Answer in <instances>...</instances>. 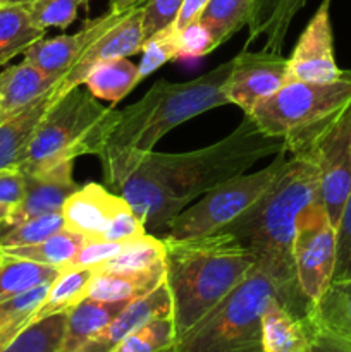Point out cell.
<instances>
[{"instance_id": "obj_48", "label": "cell", "mask_w": 351, "mask_h": 352, "mask_svg": "<svg viewBox=\"0 0 351 352\" xmlns=\"http://www.w3.org/2000/svg\"><path fill=\"white\" fill-rule=\"evenodd\" d=\"M34 0H6V3H24V6H30Z\"/></svg>"}, {"instance_id": "obj_43", "label": "cell", "mask_w": 351, "mask_h": 352, "mask_svg": "<svg viewBox=\"0 0 351 352\" xmlns=\"http://www.w3.org/2000/svg\"><path fill=\"white\" fill-rule=\"evenodd\" d=\"M24 196V174L17 168L0 170V205L14 208Z\"/></svg>"}, {"instance_id": "obj_9", "label": "cell", "mask_w": 351, "mask_h": 352, "mask_svg": "<svg viewBox=\"0 0 351 352\" xmlns=\"http://www.w3.org/2000/svg\"><path fill=\"white\" fill-rule=\"evenodd\" d=\"M292 260L303 294L315 302L332 284L336 265V229L319 201L299 213Z\"/></svg>"}, {"instance_id": "obj_29", "label": "cell", "mask_w": 351, "mask_h": 352, "mask_svg": "<svg viewBox=\"0 0 351 352\" xmlns=\"http://www.w3.org/2000/svg\"><path fill=\"white\" fill-rule=\"evenodd\" d=\"M310 313L322 329L351 344V280L332 282Z\"/></svg>"}, {"instance_id": "obj_1", "label": "cell", "mask_w": 351, "mask_h": 352, "mask_svg": "<svg viewBox=\"0 0 351 352\" xmlns=\"http://www.w3.org/2000/svg\"><path fill=\"white\" fill-rule=\"evenodd\" d=\"M281 151H286L284 141L267 136L244 113L233 133L210 146L182 153L140 155L129 164L117 189L147 232L165 229L196 198Z\"/></svg>"}, {"instance_id": "obj_33", "label": "cell", "mask_w": 351, "mask_h": 352, "mask_svg": "<svg viewBox=\"0 0 351 352\" xmlns=\"http://www.w3.org/2000/svg\"><path fill=\"white\" fill-rule=\"evenodd\" d=\"M176 344L172 315L158 316L134 330L110 352H158Z\"/></svg>"}, {"instance_id": "obj_4", "label": "cell", "mask_w": 351, "mask_h": 352, "mask_svg": "<svg viewBox=\"0 0 351 352\" xmlns=\"http://www.w3.org/2000/svg\"><path fill=\"white\" fill-rule=\"evenodd\" d=\"M165 243V284L171 292L176 340L222 302L257 267L233 234L217 232Z\"/></svg>"}, {"instance_id": "obj_19", "label": "cell", "mask_w": 351, "mask_h": 352, "mask_svg": "<svg viewBox=\"0 0 351 352\" xmlns=\"http://www.w3.org/2000/svg\"><path fill=\"white\" fill-rule=\"evenodd\" d=\"M61 96L58 82L34 102L0 117V170L17 168L47 110Z\"/></svg>"}, {"instance_id": "obj_5", "label": "cell", "mask_w": 351, "mask_h": 352, "mask_svg": "<svg viewBox=\"0 0 351 352\" xmlns=\"http://www.w3.org/2000/svg\"><path fill=\"white\" fill-rule=\"evenodd\" d=\"M274 299H281L289 308H299L289 301L277 282L255 267L253 272L203 316L189 332L176 340L178 352H264L262 347V316Z\"/></svg>"}, {"instance_id": "obj_32", "label": "cell", "mask_w": 351, "mask_h": 352, "mask_svg": "<svg viewBox=\"0 0 351 352\" xmlns=\"http://www.w3.org/2000/svg\"><path fill=\"white\" fill-rule=\"evenodd\" d=\"M64 229L65 226L62 212L45 213V215L23 220L16 226L0 229V248L31 246V244H38L48 239L50 236Z\"/></svg>"}, {"instance_id": "obj_14", "label": "cell", "mask_w": 351, "mask_h": 352, "mask_svg": "<svg viewBox=\"0 0 351 352\" xmlns=\"http://www.w3.org/2000/svg\"><path fill=\"white\" fill-rule=\"evenodd\" d=\"M123 12L107 10L100 17L86 21L85 26L74 34H61L55 38H41L24 52V60L43 71L45 74L62 78L65 71L72 67L81 57L83 52L112 26Z\"/></svg>"}, {"instance_id": "obj_16", "label": "cell", "mask_w": 351, "mask_h": 352, "mask_svg": "<svg viewBox=\"0 0 351 352\" xmlns=\"http://www.w3.org/2000/svg\"><path fill=\"white\" fill-rule=\"evenodd\" d=\"M126 205L123 196H116L102 184L89 182L72 192L62 206L65 229L81 234L86 239H103L114 215Z\"/></svg>"}, {"instance_id": "obj_23", "label": "cell", "mask_w": 351, "mask_h": 352, "mask_svg": "<svg viewBox=\"0 0 351 352\" xmlns=\"http://www.w3.org/2000/svg\"><path fill=\"white\" fill-rule=\"evenodd\" d=\"M41 38H45V30L34 23L30 7L24 3L0 6V65L24 54Z\"/></svg>"}, {"instance_id": "obj_10", "label": "cell", "mask_w": 351, "mask_h": 352, "mask_svg": "<svg viewBox=\"0 0 351 352\" xmlns=\"http://www.w3.org/2000/svg\"><path fill=\"white\" fill-rule=\"evenodd\" d=\"M306 151L319 168L317 201L336 227L351 192V103Z\"/></svg>"}, {"instance_id": "obj_7", "label": "cell", "mask_w": 351, "mask_h": 352, "mask_svg": "<svg viewBox=\"0 0 351 352\" xmlns=\"http://www.w3.org/2000/svg\"><path fill=\"white\" fill-rule=\"evenodd\" d=\"M112 109L83 86L58 96L38 124L26 148L19 170L36 174L64 162H74L81 155H96L103 127Z\"/></svg>"}, {"instance_id": "obj_42", "label": "cell", "mask_w": 351, "mask_h": 352, "mask_svg": "<svg viewBox=\"0 0 351 352\" xmlns=\"http://www.w3.org/2000/svg\"><path fill=\"white\" fill-rule=\"evenodd\" d=\"M279 6V0H255V10L251 23L248 24V41H246V50L251 43L257 41V38L264 36L268 30L272 16H274L275 9Z\"/></svg>"}, {"instance_id": "obj_50", "label": "cell", "mask_w": 351, "mask_h": 352, "mask_svg": "<svg viewBox=\"0 0 351 352\" xmlns=\"http://www.w3.org/2000/svg\"><path fill=\"white\" fill-rule=\"evenodd\" d=\"M3 3H6V0H0V6H3Z\"/></svg>"}, {"instance_id": "obj_40", "label": "cell", "mask_w": 351, "mask_h": 352, "mask_svg": "<svg viewBox=\"0 0 351 352\" xmlns=\"http://www.w3.org/2000/svg\"><path fill=\"white\" fill-rule=\"evenodd\" d=\"M145 234H147V229H145L143 222H141L140 217L126 203L114 215L112 222L109 223L105 234H103V239L116 241V243H127V241H133L136 237L145 236Z\"/></svg>"}, {"instance_id": "obj_44", "label": "cell", "mask_w": 351, "mask_h": 352, "mask_svg": "<svg viewBox=\"0 0 351 352\" xmlns=\"http://www.w3.org/2000/svg\"><path fill=\"white\" fill-rule=\"evenodd\" d=\"M312 315V313H310ZM317 323V322H315ZM308 352H351V344L317 323V333Z\"/></svg>"}, {"instance_id": "obj_47", "label": "cell", "mask_w": 351, "mask_h": 352, "mask_svg": "<svg viewBox=\"0 0 351 352\" xmlns=\"http://www.w3.org/2000/svg\"><path fill=\"white\" fill-rule=\"evenodd\" d=\"M10 206H6V205H0V229H3V227L7 226V222H9V215H10Z\"/></svg>"}, {"instance_id": "obj_31", "label": "cell", "mask_w": 351, "mask_h": 352, "mask_svg": "<svg viewBox=\"0 0 351 352\" xmlns=\"http://www.w3.org/2000/svg\"><path fill=\"white\" fill-rule=\"evenodd\" d=\"M67 313L47 316L31 323L0 352H58L64 339Z\"/></svg>"}, {"instance_id": "obj_6", "label": "cell", "mask_w": 351, "mask_h": 352, "mask_svg": "<svg viewBox=\"0 0 351 352\" xmlns=\"http://www.w3.org/2000/svg\"><path fill=\"white\" fill-rule=\"evenodd\" d=\"M351 103V74L339 81L286 82L250 113L267 136L281 138L286 153H303Z\"/></svg>"}, {"instance_id": "obj_25", "label": "cell", "mask_w": 351, "mask_h": 352, "mask_svg": "<svg viewBox=\"0 0 351 352\" xmlns=\"http://www.w3.org/2000/svg\"><path fill=\"white\" fill-rule=\"evenodd\" d=\"M86 241L88 239L81 234L64 229L50 236L48 239L41 241L38 244H31V246L0 248V253L6 254V256L21 258V260L34 261V263L57 267L64 270V268L71 267L76 254L85 246Z\"/></svg>"}, {"instance_id": "obj_17", "label": "cell", "mask_w": 351, "mask_h": 352, "mask_svg": "<svg viewBox=\"0 0 351 352\" xmlns=\"http://www.w3.org/2000/svg\"><path fill=\"white\" fill-rule=\"evenodd\" d=\"M172 315V301L165 280L147 296L131 301L109 325L76 352H110L129 333L158 316Z\"/></svg>"}, {"instance_id": "obj_46", "label": "cell", "mask_w": 351, "mask_h": 352, "mask_svg": "<svg viewBox=\"0 0 351 352\" xmlns=\"http://www.w3.org/2000/svg\"><path fill=\"white\" fill-rule=\"evenodd\" d=\"M143 0H110L109 2V10L110 12H124V10L131 9V7L138 6Z\"/></svg>"}, {"instance_id": "obj_3", "label": "cell", "mask_w": 351, "mask_h": 352, "mask_svg": "<svg viewBox=\"0 0 351 352\" xmlns=\"http://www.w3.org/2000/svg\"><path fill=\"white\" fill-rule=\"evenodd\" d=\"M319 168L308 151L291 155L270 188L234 222L220 232H229L253 253L257 267L279 284L286 298L299 308L313 302L303 294L292 260L298 217L317 201Z\"/></svg>"}, {"instance_id": "obj_34", "label": "cell", "mask_w": 351, "mask_h": 352, "mask_svg": "<svg viewBox=\"0 0 351 352\" xmlns=\"http://www.w3.org/2000/svg\"><path fill=\"white\" fill-rule=\"evenodd\" d=\"M141 52L143 57L138 64V69H140V79H145L167 62L179 58V31L176 30L174 24L158 31L157 34L143 41Z\"/></svg>"}, {"instance_id": "obj_45", "label": "cell", "mask_w": 351, "mask_h": 352, "mask_svg": "<svg viewBox=\"0 0 351 352\" xmlns=\"http://www.w3.org/2000/svg\"><path fill=\"white\" fill-rule=\"evenodd\" d=\"M206 2H209V0H182L181 9H179L178 17H176L174 21L176 30L181 31L184 30L186 26H189V24L196 23V21L200 19V16H202Z\"/></svg>"}, {"instance_id": "obj_52", "label": "cell", "mask_w": 351, "mask_h": 352, "mask_svg": "<svg viewBox=\"0 0 351 352\" xmlns=\"http://www.w3.org/2000/svg\"><path fill=\"white\" fill-rule=\"evenodd\" d=\"M0 258H2V254H0Z\"/></svg>"}, {"instance_id": "obj_35", "label": "cell", "mask_w": 351, "mask_h": 352, "mask_svg": "<svg viewBox=\"0 0 351 352\" xmlns=\"http://www.w3.org/2000/svg\"><path fill=\"white\" fill-rule=\"evenodd\" d=\"M88 0H34L30 6L31 17L41 28H62L71 26L78 16L79 7L86 6Z\"/></svg>"}, {"instance_id": "obj_41", "label": "cell", "mask_w": 351, "mask_h": 352, "mask_svg": "<svg viewBox=\"0 0 351 352\" xmlns=\"http://www.w3.org/2000/svg\"><path fill=\"white\" fill-rule=\"evenodd\" d=\"M126 243H116V241L107 239H88L85 246L79 250L76 254L74 261L71 267H86V268H96L102 263L109 261L110 258L116 256Z\"/></svg>"}, {"instance_id": "obj_8", "label": "cell", "mask_w": 351, "mask_h": 352, "mask_svg": "<svg viewBox=\"0 0 351 352\" xmlns=\"http://www.w3.org/2000/svg\"><path fill=\"white\" fill-rule=\"evenodd\" d=\"M286 151L275 155L274 162L253 174H241L229 179L203 195L198 203L186 206L169 222V239H195L212 236L226 229L231 222L243 215L274 182L288 157Z\"/></svg>"}, {"instance_id": "obj_22", "label": "cell", "mask_w": 351, "mask_h": 352, "mask_svg": "<svg viewBox=\"0 0 351 352\" xmlns=\"http://www.w3.org/2000/svg\"><path fill=\"white\" fill-rule=\"evenodd\" d=\"M92 282H89L86 298L96 301L116 302V301H134L165 280V267L155 268L141 274H112V272L93 270Z\"/></svg>"}, {"instance_id": "obj_13", "label": "cell", "mask_w": 351, "mask_h": 352, "mask_svg": "<svg viewBox=\"0 0 351 352\" xmlns=\"http://www.w3.org/2000/svg\"><path fill=\"white\" fill-rule=\"evenodd\" d=\"M143 3L131 7L120 14L119 19L107 28L78 58L74 65L58 81L61 95L76 86L85 85V79L93 67L102 62L126 58L141 52L143 47Z\"/></svg>"}, {"instance_id": "obj_49", "label": "cell", "mask_w": 351, "mask_h": 352, "mask_svg": "<svg viewBox=\"0 0 351 352\" xmlns=\"http://www.w3.org/2000/svg\"><path fill=\"white\" fill-rule=\"evenodd\" d=\"M158 352H178V349H176V344H172V346L165 347V349H162V351H158Z\"/></svg>"}, {"instance_id": "obj_15", "label": "cell", "mask_w": 351, "mask_h": 352, "mask_svg": "<svg viewBox=\"0 0 351 352\" xmlns=\"http://www.w3.org/2000/svg\"><path fill=\"white\" fill-rule=\"evenodd\" d=\"M74 162H64L36 174H24V196L10 210L6 227L45 213L62 212V206L81 186L72 179Z\"/></svg>"}, {"instance_id": "obj_39", "label": "cell", "mask_w": 351, "mask_h": 352, "mask_svg": "<svg viewBox=\"0 0 351 352\" xmlns=\"http://www.w3.org/2000/svg\"><path fill=\"white\" fill-rule=\"evenodd\" d=\"M215 48L217 43L200 21L179 31V58H200Z\"/></svg>"}, {"instance_id": "obj_30", "label": "cell", "mask_w": 351, "mask_h": 352, "mask_svg": "<svg viewBox=\"0 0 351 352\" xmlns=\"http://www.w3.org/2000/svg\"><path fill=\"white\" fill-rule=\"evenodd\" d=\"M253 10L255 0H209L198 21L220 47L251 23Z\"/></svg>"}, {"instance_id": "obj_36", "label": "cell", "mask_w": 351, "mask_h": 352, "mask_svg": "<svg viewBox=\"0 0 351 352\" xmlns=\"http://www.w3.org/2000/svg\"><path fill=\"white\" fill-rule=\"evenodd\" d=\"M336 265L332 282L351 280V192L336 223Z\"/></svg>"}, {"instance_id": "obj_38", "label": "cell", "mask_w": 351, "mask_h": 352, "mask_svg": "<svg viewBox=\"0 0 351 352\" xmlns=\"http://www.w3.org/2000/svg\"><path fill=\"white\" fill-rule=\"evenodd\" d=\"M182 0H145L143 3V41L158 31L172 26L181 9Z\"/></svg>"}, {"instance_id": "obj_24", "label": "cell", "mask_w": 351, "mask_h": 352, "mask_svg": "<svg viewBox=\"0 0 351 352\" xmlns=\"http://www.w3.org/2000/svg\"><path fill=\"white\" fill-rule=\"evenodd\" d=\"M93 268L86 267H67L58 274L50 284L47 298L41 302L40 308L34 311L31 323L43 320L47 316L58 315V313H69L78 302L88 294L89 282L93 278Z\"/></svg>"}, {"instance_id": "obj_18", "label": "cell", "mask_w": 351, "mask_h": 352, "mask_svg": "<svg viewBox=\"0 0 351 352\" xmlns=\"http://www.w3.org/2000/svg\"><path fill=\"white\" fill-rule=\"evenodd\" d=\"M315 333L312 315L289 308L281 299H274L262 316L264 352H308Z\"/></svg>"}, {"instance_id": "obj_20", "label": "cell", "mask_w": 351, "mask_h": 352, "mask_svg": "<svg viewBox=\"0 0 351 352\" xmlns=\"http://www.w3.org/2000/svg\"><path fill=\"white\" fill-rule=\"evenodd\" d=\"M131 301L105 302L85 298L67 313L64 339L58 352H76L83 344L105 329Z\"/></svg>"}, {"instance_id": "obj_11", "label": "cell", "mask_w": 351, "mask_h": 352, "mask_svg": "<svg viewBox=\"0 0 351 352\" xmlns=\"http://www.w3.org/2000/svg\"><path fill=\"white\" fill-rule=\"evenodd\" d=\"M330 0H323L310 23L299 34L291 57L288 58L286 82L301 81L327 85L348 78L350 71L337 67L334 58L332 26H330Z\"/></svg>"}, {"instance_id": "obj_27", "label": "cell", "mask_w": 351, "mask_h": 352, "mask_svg": "<svg viewBox=\"0 0 351 352\" xmlns=\"http://www.w3.org/2000/svg\"><path fill=\"white\" fill-rule=\"evenodd\" d=\"M2 254V253H0ZM61 268L2 254L0 258V302L9 301L41 284H52Z\"/></svg>"}, {"instance_id": "obj_2", "label": "cell", "mask_w": 351, "mask_h": 352, "mask_svg": "<svg viewBox=\"0 0 351 352\" xmlns=\"http://www.w3.org/2000/svg\"><path fill=\"white\" fill-rule=\"evenodd\" d=\"M233 58L186 82L158 79L138 102L110 112L95 157L112 188L123 181L136 157L153 151L155 144L174 127L196 116L227 105L224 82Z\"/></svg>"}, {"instance_id": "obj_37", "label": "cell", "mask_w": 351, "mask_h": 352, "mask_svg": "<svg viewBox=\"0 0 351 352\" xmlns=\"http://www.w3.org/2000/svg\"><path fill=\"white\" fill-rule=\"evenodd\" d=\"M305 3L306 0H279V6L275 9L274 16H272L267 33L264 34L265 43L262 47V50L281 54L289 26H291L296 14L305 7Z\"/></svg>"}, {"instance_id": "obj_12", "label": "cell", "mask_w": 351, "mask_h": 352, "mask_svg": "<svg viewBox=\"0 0 351 352\" xmlns=\"http://www.w3.org/2000/svg\"><path fill=\"white\" fill-rule=\"evenodd\" d=\"M288 58L274 52H240L224 82L227 102L250 113L262 100L277 93L286 85Z\"/></svg>"}, {"instance_id": "obj_51", "label": "cell", "mask_w": 351, "mask_h": 352, "mask_svg": "<svg viewBox=\"0 0 351 352\" xmlns=\"http://www.w3.org/2000/svg\"><path fill=\"white\" fill-rule=\"evenodd\" d=\"M0 117H2V105H0Z\"/></svg>"}, {"instance_id": "obj_21", "label": "cell", "mask_w": 351, "mask_h": 352, "mask_svg": "<svg viewBox=\"0 0 351 352\" xmlns=\"http://www.w3.org/2000/svg\"><path fill=\"white\" fill-rule=\"evenodd\" d=\"M61 78L45 74L30 62L23 60L17 65H10L0 74V105L2 116L14 112L28 103L34 102L38 96L54 88Z\"/></svg>"}, {"instance_id": "obj_26", "label": "cell", "mask_w": 351, "mask_h": 352, "mask_svg": "<svg viewBox=\"0 0 351 352\" xmlns=\"http://www.w3.org/2000/svg\"><path fill=\"white\" fill-rule=\"evenodd\" d=\"M165 267V243L151 234L127 241L123 250L100 267L96 272H112V274H141L155 268Z\"/></svg>"}, {"instance_id": "obj_28", "label": "cell", "mask_w": 351, "mask_h": 352, "mask_svg": "<svg viewBox=\"0 0 351 352\" xmlns=\"http://www.w3.org/2000/svg\"><path fill=\"white\" fill-rule=\"evenodd\" d=\"M140 69L127 58L102 62L86 76L85 86L95 98L119 102L140 82Z\"/></svg>"}]
</instances>
